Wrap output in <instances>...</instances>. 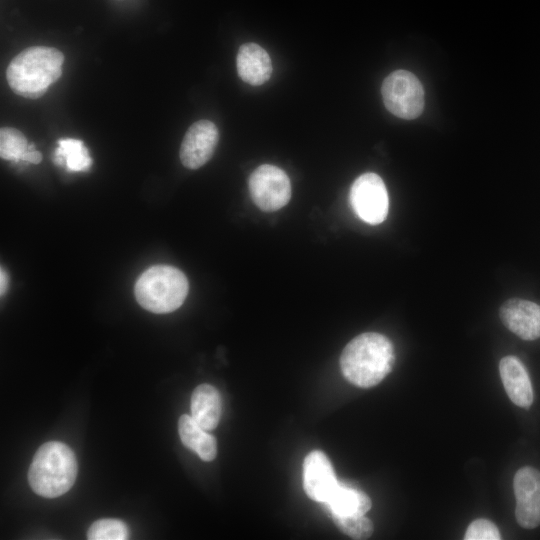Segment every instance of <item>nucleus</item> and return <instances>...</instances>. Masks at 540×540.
Segmentation results:
<instances>
[{"label":"nucleus","instance_id":"4","mask_svg":"<svg viewBox=\"0 0 540 540\" xmlns=\"http://www.w3.org/2000/svg\"><path fill=\"white\" fill-rule=\"evenodd\" d=\"M188 290V280L181 270L169 265H155L138 278L134 294L144 309L163 314L178 309Z\"/></svg>","mask_w":540,"mask_h":540},{"label":"nucleus","instance_id":"19","mask_svg":"<svg viewBox=\"0 0 540 540\" xmlns=\"http://www.w3.org/2000/svg\"><path fill=\"white\" fill-rule=\"evenodd\" d=\"M128 536L127 525L118 519L97 520L87 532L89 540H125Z\"/></svg>","mask_w":540,"mask_h":540},{"label":"nucleus","instance_id":"11","mask_svg":"<svg viewBox=\"0 0 540 540\" xmlns=\"http://www.w3.org/2000/svg\"><path fill=\"white\" fill-rule=\"evenodd\" d=\"M500 318L521 339L531 341L540 338V305L512 298L501 306Z\"/></svg>","mask_w":540,"mask_h":540},{"label":"nucleus","instance_id":"15","mask_svg":"<svg viewBox=\"0 0 540 540\" xmlns=\"http://www.w3.org/2000/svg\"><path fill=\"white\" fill-rule=\"evenodd\" d=\"M178 431L184 446L194 451L203 461H212L217 454V442L192 416L182 415L178 421Z\"/></svg>","mask_w":540,"mask_h":540},{"label":"nucleus","instance_id":"8","mask_svg":"<svg viewBox=\"0 0 540 540\" xmlns=\"http://www.w3.org/2000/svg\"><path fill=\"white\" fill-rule=\"evenodd\" d=\"M515 516L523 528L540 525V472L530 466L519 469L513 480Z\"/></svg>","mask_w":540,"mask_h":540},{"label":"nucleus","instance_id":"7","mask_svg":"<svg viewBox=\"0 0 540 540\" xmlns=\"http://www.w3.org/2000/svg\"><path fill=\"white\" fill-rule=\"evenodd\" d=\"M349 200L356 215L368 224H380L387 217V189L381 177L375 173H364L353 182Z\"/></svg>","mask_w":540,"mask_h":540},{"label":"nucleus","instance_id":"16","mask_svg":"<svg viewBox=\"0 0 540 540\" xmlns=\"http://www.w3.org/2000/svg\"><path fill=\"white\" fill-rule=\"evenodd\" d=\"M331 515H365L372 502L364 492L339 483L326 503Z\"/></svg>","mask_w":540,"mask_h":540},{"label":"nucleus","instance_id":"3","mask_svg":"<svg viewBox=\"0 0 540 540\" xmlns=\"http://www.w3.org/2000/svg\"><path fill=\"white\" fill-rule=\"evenodd\" d=\"M77 461L64 443L50 441L35 453L28 472V481L35 493L47 498L65 494L77 476Z\"/></svg>","mask_w":540,"mask_h":540},{"label":"nucleus","instance_id":"23","mask_svg":"<svg viewBox=\"0 0 540 540\" xmlns=\"http://www.w3.org/2000/svg\"><path fill=\"white\" fill-rule=\"evenodd\" d=\"M0 274H1V276H0L1 295H3V293L5 292V290L7 288L8 277H7L6 272L2 268H1Z\"/></svg>","mask_w":540,"mask_h":540},{"label":"nucleus","instance_id":"2","mask_svg":"<svg viewBox=\"0 0 540 540\" xmlns=\"http://www.w3.org/2000/svg\"><path fill=\"white\" fill-rule=\"evenodd\" d=\"M63 61L64 55L56 48L29 47L9 63L6 70L7 82L17 95L39 98L60 78Z\"/></svg>","mask_w":540,"mask_h":540},{"label":"nucleus","instance_id":"9","mask_svg":"<svg viewBox=\"0 0 540 540\" xmlns=\"http://www.w3.org/2000/svg\"><path fill=\"white\" fill-rule=\"evenodd\" d=\"M219 140L216 125L209 120H199L187 130L181 146L180 160L188 169H198L212 157Z\"/></svg>","mask_w":540,"mask_h":540},{"label":"nucleus","instance_id":"13","mask_svg":"<svg viewBox=\"0 0 540 540\" xmlns=\"http://www.w3.org/2000/svg\"><path fill=\"white\" fill-rule=\"evenodd\" d=\"M236 66L240 78L253 86L262 85L272 74L269 54L256 43H245L240 46Z\"/></svg>","mask_w":540,"mask_h":540},{"label":"nucleus","instance_id":"5","mask_svg":"<svg viewBox=\"0 0 540 540\" xmlns=\"http://www.w3.org/2000/svg\"><path fill=\"white\" fill-rule=\"evenodd\" d=\"M381 93L386 108L402 119L417 118L424 107V90L409 71L396 70L383 81Z\"/></svg>","mask_w":540,"mask_h":540},{"label":"nucleus","instance_id":"17","mask_svg":"<svg viewBox=\"0 0 540 540\" xmlns=\"http://www.w3.org/2000/svg\"><path fill=\"white\" fill-rule=\"evenodd\" d=\"M54 154V162L65 164L67 169L74 172L86 171L92 164L89 152L79 139L65 138L58 141Z\"/></svg>","mask_w":540,"mask_h":540},{"label":"nucleus","instance_id":"14","mask_svg":"<svg viewBox=\"0 0 540 540\" xmlns=\"http://www.w3.org/2000/svg\"><path fill=\"white\" fill-rule=\"evenodd\" d=\"M191 416L205 430L216 428L221 417V397L209 384L197 386L191 396Z\"/></svg>","mask_w":540,"mask_h":540},{"label":"nucleus","instance_id":"18","mask_svg":"<svg viewBox=\"0 0 540 540\" xmlns=\"http://www.w3.org/2000/svg\"><path fill=\"white\" fill-rule=\"evenodd\" d=\"M28 148L29 143L22 132L11 127L1 128L0 156L2 159L19 162Z\"/></svg>","mask_w":540,"mask_h":540},{"label":"nucleus","instance_id":"12","mask_svg":"<svg viewBox=\"0 0 540 540\" xmlns=\"http://www.w3.org/2000/svg\"><path fill=\"white\" fill-rule=\"evenodd\" d=\"M499 371L510 400L519 407L529 408L533 402V388L522 362L515 356H506L499 363Z\"/></svg>","mask_w":540,"mask_h":540},{"label":"nucleus","instance_id":"21","mask_svg":"<svg viewBox=\"0 0 540 540\" xmlns=\"http://www.w3.org/2000/svg\"><path fill=\"white\" fill-rule=\"evenodd\" d=\"M465 540H499L501 539L498 528L487 519H477L468 526Z\"/></svg>","mask_w":540,"mask_h":540},{"label":"nucleus","instance_id":"6","mask_svg":"<svg viewBox=\"0 0 540 540\" xmlns=\"http://www.w3.org/2000/svg\"><path fill=\"white\" fill-rule=\"evenodd\" d=\"M249 192L255 205L265 212L284 207L291 198V183L279 167L264 164L257 167L249 177Z\"/></svg>","mask_w":540,"mask_h":540},{"label":"nucleus","instance_id":"1","mask_svg":"<svg viewBox=\"0 0 540 540\" xmlns=\"http://www.w3.org/2000/svg\"><path fill=\"white\" fill-rule=\"evenodd\" d=\"M394 360L391 341L382 334L367 332L356 336L345 346L340 356V367L349 382L370 388L390 373Z\"/></svg>","mask_w":540,"mask_h":540},{"label":"nucleus","instance_id":"22","mask_svg":"<svg viewBox=\"0 0 540 540\" xmlns=\"http://www.w3.org/2000/svg\"><path fill=\"white\" fill-rule=\"evenodd\" d=\"M42 160V155L34 149L33 144H29L28 150L23 154L21 161L38 164Z\"/></svg>","mask_w":540,"mask_h":540},{"label":"nucleus","instance_id":"20","mask_svg":"<svg viewBox=\"0 0 540 540\" xmlns=\"http://www.w3.org/2000/svg\"><path fill=\"white\" fill-rule=\"evenodd\" d=\"M341 532L353 539H367L373 533V524L365 515H331Z\"/></svg>","mask_w":540,"mask_h":540},{"label":"nucleus","instance_id":"10","mask_svg":"<svg viewBox=\"0 0 540 540\" xmlns=\"http://www.w3.org/2000/svg\"><path fill=\"white\" fill-rule=\"evenodd\" d=\"M339 485L334 469L325 453L310 452L303 464V488L307 496L320 503H326Z\"/></svg>","mask_w":540,"mask_h":540}]
</instances>
